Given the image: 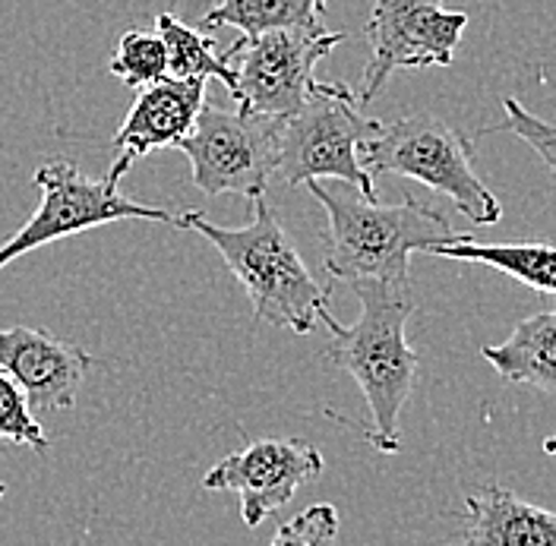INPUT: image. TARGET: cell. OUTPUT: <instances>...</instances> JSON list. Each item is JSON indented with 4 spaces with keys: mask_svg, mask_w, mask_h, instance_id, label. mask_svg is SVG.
<instances>
[{
    "mask_svg": "<svg viewBox=\"0 0 556 546\" xmlns=\"http://www.w3.org/2000/svg\"><path fill=\"white\" fill-rule=\"evenodd\" d=\"M339 534V512L332 506H311L307 512L285 521L276 531V544H298V546H319L336 541Z\"/></svg>",
    "mask_w": 556,
    "mask_h": 546,
    "instance_id": "21",
    "label": "cell"
},
{
    "mask_svg": "<svg viewBox=\"0 0 556 546\" xmlns=\"http://www.w3.org/2000/svg\"><path fill=\"white\" fill-rule=\"evenodd\" d=\"M345 41V33H332L326 26H298L241 38L228 48V61L235 67L231 96L241 111L250 114H294L304 99L316 89V64Z\"/></svg>",
    "mask_w": 556,
    "mask_h": 546,
    "instance_id": "8",
    "label": "cell"
},
{
    "mask_svg": "<svg viewBox=\"0 0 556 546\" xmlns=\"http://www.w3.org/2000/svg\"><path fill=\"white\" fill-rule=\"evenodd\" d=\"M468 26V13L446 10L443 0H374L364 26L370 58L357 102L370 104L395 69L450 67Z\"/></svg>",
    "mask_w": 556,
    "mask_h": 546,
    "instance_id": "9",
    "label": "cell"
},
{
    "mask_svg": "<svg viewBox=\"0 0 556 546\" xmlns=\"http://www.w3.org/2000/svg\"><path fill=\"white\" fill-rule=\"evenodd\" d=\"M203 104H206V79H180L165 73L162 79L142 86L137 102L130 104L124 124L114 134L117 158L104 177L121 183V177L130 172L137 158L155 149H174L177 139L193 130Z\"/></svg>",
    "mask_w": 556,
    "mask_h": 546,
    "instance_id": "11",
    "label": "cell"
},
{
    "mask_svg": "<svg viewBox=\"0 0 556 546\" xmlns=\"http://www.w3.org/2000/svg\"><path fill=\"white\" fill-rule=\"evenodd\" d=\"M380 130V120L364 117L357 92L342 82H316L304 104L281 120L276 177L288 187L307 180H345L367 196H377L374 174L361 162V142Z\"/></svg>",
    "mask_w": 556,
    "mask_h": 546,
    "instance_id": "5",
    "label": "cell"
},
{
    "mask_svg": "<svg viewBox=\"0 0 556 546\" xmlns=\"http://www.w3.org/2000/svg\"><path fill=\"white\" fill-rule=\"evenodd\" d=\"M313 200L326 208L323 266L336 281H412V253H430L440 243L471 240L427 203H380L345 180H307Z\"/></svg>",
    "mask_w": 556,
    "mask_h": 546,
    "instance_id": "2",
    "label": "cell"
},
{
    "mask_svg": "<svg viewBox=\"0 0 556 546\" xmlns=\"http://www.w3.org/2000/svg\"><path fill=\"white\" fill-rule=\"evenodd\" d=\"M108 73L127 82L130 89H142L168 73V51L159 33L146 29H130L121 35L117 51L108 64Z\"/></svg>",
    "mask_w": 556,
    "mask_h": 546,
    "instance_id": "18",
    "label": "cell"
},
{
    "mask_svg": "<svg viewBox=\"0 0 556 546\" xmlns=\"http://www.w3.org/2000/svg\"><path fill=\"white\" fill-rule=\"evenodd\" d=\"M3 496H7V486H3V483H0V499H3Z\"/></svg>",
    "mask_w": 556,
    "mask_h": 546,
    "instance_id": "24",
    "label": "cell"
},
{
    "mask_svg": "<svg viewBox=\"0 0 556 546\" xmlns=\"http://www.w3.org/2000/svg\"><path fill=\"white\" fill-rule=\"evenodd\" d=\"M351 291L361 301V316L354 326H342L329 307H319V322L329 329V360L342 367L357 382L367 410L370 430L367 440L380 452L392 455L402 445L399 417L408 405L417 382L415 347L408 344V319L417 309L412 281H351Z\"/></svg>",
    "mask_w": 556,
    "mask_h": 546,
    "instance_id": "1",
    "label": "cell"
},
{
    "mask_svg": "<svg viewBox=\"0 0 556 546\" xmlns=\"http://www.w3.org/2000/svg\"><path fill=\"white\" fill-rule=\"evenodd\" d=\"M319 448L304 440H260L222 458L203 478L206 490L235 493L241 499L247 528H260L269 515L291 503V496L323 474Z\"/></svg>",
    "mask_w": 556,
    "mask_h": 546,
    "instance_id": "10",
    "label": "cell"
},
{
    "mask_svg": "<svg viewBox=\"0 0 556 546\" xmlns=\"http://www.w3.org/2000/svg\"><path fill=\"white\" fill-rule=\"evenodd\" d=\"M544 452H547V455H556V436H547V440H544Z\"/></svg>",
    "mask_w": 556,
    "mask_h": 546,
    "instance_id": "23",
    "label": "cell"
},
{
    "mask_svg": "<svg viewBox=\"0 0 556 546\" xmlns=\"http://www.w3.org/2000/svg\"><path fill=\"white\" fill-rule=\"evenodd\" d=\"M481 357L503 379L556 398V307L521 319L506 342L484 344Z\"/></svg>",
    "mask_w": 556,
    "mask_h": 546,
    "instance_id": "14",
    "label": "cell"
},
{
    "mask_svg": "<svg viewBox=\"0 0 556 546\" xmlns=\"http://www.w3.org/2000/svg\"><path fill=\"white\" fill-rule=\"evenodd\" d=\"M155 33L162 35L168 51V73L180 79H218L228 92L235 86V67L225 51L215 48L206 29H193L174 13L155 16Z\"/></svg>",
    "mask_w": 556,
    "mask_h": 546,
    "instance_id": "17",
    "label": "cell"
},
{
    "mask_svg": "<svg viewBox=\"0 0 556 546\" xmlns=\"http://www.w3.org/2000/svg\"><path fill=\"white\" fill-rule=\"evenodd\" d=\"M0 443L29 445L35 452L48 448V436L35 420L33 405L16 379L0 367Z\"/></svg>",
    "mask_w": 556,
    "mask_h": 546,
    "instance_id": "19",
    "label": "cell"
},
{
    "mask_svg": "<svg viewBox=\"0 0 556 546\" xmlns=\"http://www.w3.org/2000/svg\"><path fill=\"white\" fill-rule=\"evenodd\" d=\"M329 0H215V7L200 20V29H241L243 38H256L273 29L323 26Z\"/></svg>",
    "mask_w": 556,
    "mask_h": 546,
    "instance_id": "16",
    "label": "cell"
},
{
    "mask_svg": "<svg viewBox=\"0 0 556 546\" xmlns=\"http://www.w3.org/2000/svg\"><path fill=\"white\" fill-rule=\"evenodd\" d=\"M96 360L76 344L61 342L45 329H0V367L16 379L38 410H67Z\"/></svg>",
    "mask_w": 556,
    "mask_h": 546,
    "instance_id": "12",
    "label": "cell"
},
{
    "mask_svg": "<svg viewBox=\"0 0 556 546\" xmlns=\"http://www.w3.org/2000/svg\"><path fill=\"white\" fill-rule=\"evenodd\" d=\"M281 120L276 114L203 104L193 130L177 139L174 149L190 162L193 183L208 196L238 193L260 200L276 177Z\"/></svg>",
    "mask_w": 556,
    "mask_h": 546,
    "instance_id": "6",
    "label": "cell"
},
{
    "mask_svg": "<svg viewBox=\"0 0 556 546\" xmlns=\"http://www.w3.org/2000/svg\"><path fill=\"white\" fill-rule=\"evenodd\" d=\"M481 134H513L519 137L528 149L538 152V158L551 168L556 180V124H547L544 117L531 114L528 107L516 99H503V120L493 127H484Z\"/></svg>",
    "mask_w": 556,
    "mask_h": 546,
    "instance_id": "20",
    "label": "cell"
},
{
    "mask_svg": "<svg viewBox=\"0 0 556 546\" xmlns=\"http://www.w3.org/2000/svg\"><path fill=\"white\" fill-rule=\"evenodd\" d=\"M430 256L481 263L486 269L509 275L538 294L556 297V246L551 240H509V243H478V240H455L440 243Z\"/></svg>",
    "mask_w": 556,
    "mask_h": 546,
    "instance_id": "15",
    "label": "cell"
},
{
    "mask_svg": "<svg viewBox=\"0 0 556 546\" xmlns=\"http://www.w3.org/2000/svg\"><path fill=\"white\" fill-rule=\"evenodd\" d=\"M462 541L471 546H556V512L503 486H478L465 496Z\"/></svg>",
    "mask_w": 556,
    "mask_h": 546,
    "instance_id": "13",
    "label": "cell"
},
{
    "mask_svg": "<svg viewBox=\"0 0 556 546\" xmlns=\"http://www.w3.org/2000/svg\"><path fill=\"white\" fill-rule=\"evenodd\" d=\"M361 162L374 174L408 177L446 196L471 225L490 228L503 218V205L475 168V145L465 134L433 114H412L361 142Z\"/></svg>",
    "mask_w": 556,
    "mask_h": 546,
    "instance_id": "4",
    "label": "cell"
},
{
    "mask_svg": "<svg viewBox=\"0 0 556 546\" xmlns=\"http://www.w3.org/2000/svg\"><path fill=\"white\" fill-rule=\"evenodd\" d=\"M33 180L41 190V205L13 238L0 243V269H7L23 253H33L51 240L73 238V234L102 228L111 221H124V218L159 221V225L177 228V218L168 215L165 208L134 203L121 193V183H114L108 177L92 180L64 158L45 162L35 172Z\"/></svg>",
    "mask_w": 556,
    "mask_h": 546,
    "instance_id": "7",
    "label": "cell"
},
{
    "mask_svg": "<svg viewBox=\"0 0 556 546\" xmlns=\"http://www.w3.org/2000/svg\"><path fill=\"white\" fill-rule=\"evenodd\" d=\"M177 228H190L222 253L231 275L241 281L253 316L294 335H311L319 326L326 288L313 278L294 240L278 225L266 196L253 200V215L243 228L212 225L203 212L190 208L177 218Z\"/></svg>",
    "mask_w": 556,
    "mask_h": 546,
    "instance_id": "3",
    "label": "cell"
},
{
    "mask_svg": "<svg viewBox=\"0 0 556 546\" xmlns=\"http://www.w3.org/2000/svg\"><path fill=\"white\" fill-rule=\"evenodd\" d=\"M212 7H215V0H184V20L187 23H200Z\"/></svg>",
    "mask_w": 556,
    "mask_h": 546,
    "instance_id": "22",
    "label": "cell"
}]
</instances>
